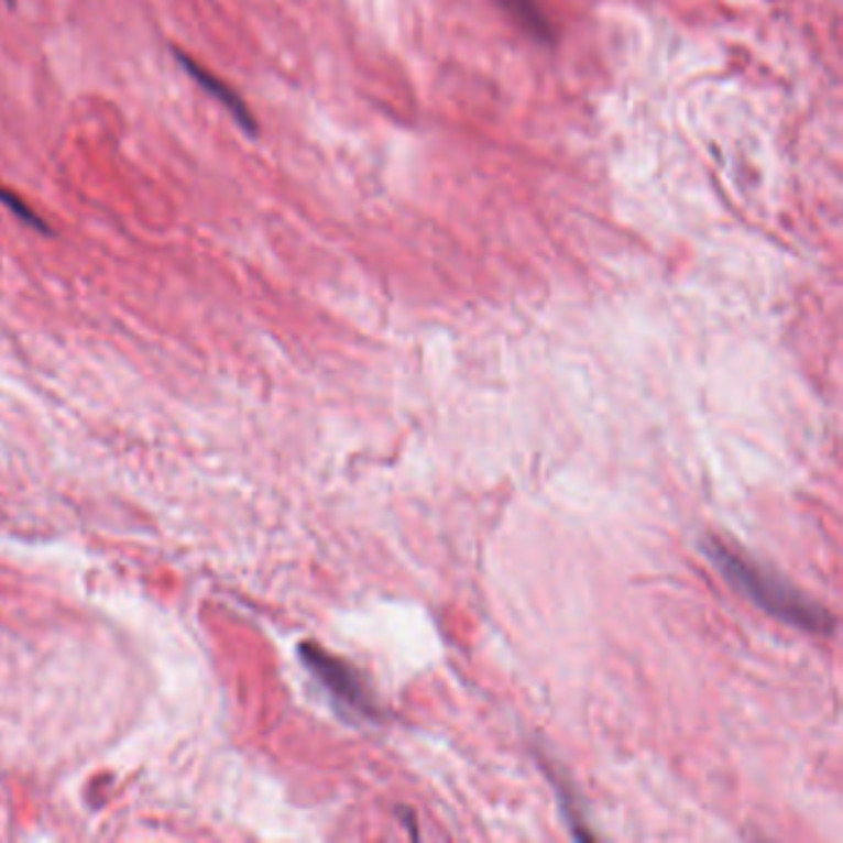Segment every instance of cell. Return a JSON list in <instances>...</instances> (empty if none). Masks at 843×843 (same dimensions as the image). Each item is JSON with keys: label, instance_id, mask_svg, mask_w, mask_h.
Listing matches in <instances>:
<instances>
[{"label": "cell", "instance_id": "cell-2", "mask_svg": "<svg viewBox=\"0 0 843 843\" xmlns=\"http://www.w3.org/2000/svg\"><path fill=\"white\" fill-rule=\"evenodd\" d=\"M299 658L341 708L357 712L361 718H376L374 692L354 666L309 641L299 646Z\"/></svg>", "mask_w": 843, "mask_h": 843}, {"label": "cell", "instance_id": "cell-1", "mask_svg": "<svg viewBox=\"0 0 843 843\" xmlns=\"http://www.w3.org/2000/svg\"><path fill=\"white\" fill-rule=\"evenodd\" d=\"M705 551L712 565L725 577L732 587H735L742 596L755 601L759 609H765L779 621L787 624L814 631V634H824V631L834 628V618L829 616L824 606H819L817 601L801 594L789 581L781 579L775 571L757 565L749 557L740 555L725 541L708 539Z\"/></svg>", "mask_w": 843, "mask_h": 843}, {"label": "cell", "instance_id": "cell-4", "mask_svg": "<svg viewBox=\"0 0 843 843\" xmlns=\"http://www.w3.org/2000/svg\"><path fill=\"white\" fill-rule=\"evenodd\" d=\"M495 3L510 13L517 23L527 30L532 37H537L539 43H549L551 40V28L545 13L537 8L535 0H495Z\"/></svg>", "mask_w": 843, "mask_h": 843}, {"label": "cell", "instance_id": "cell-5", "mask_svg": "<svg viewBox=\"0 0 843 843\" xmlns=\"http://www.w3.org/2000/svg\"><path fill=\"white\" fill-rule=\"evenodd\" d=\"M0 200H3V204L6 206H10V208H13L15 210V214L20 216V218H23L25 220V223H30V226H35V228H45V223H40V218L33 214V210H30L25 204H20V198H15V196H10L8 194V190H3V188H0Z\"/></svg>", "mask_w": 843, "mask_h": 843}, {"label": "cell", "instance_id": "cell-3", "mask_svg": "<svg viewBox=\"0 0 843 843\" xmlns=\"http://www.w3.org/2000/svg\"><path fill=\"white\" fill-rule=\"evenodd\" d=\"M178 59H180V63H184V67L188 69V73L198 79V85H204L210 95H216V97L220 99V102H223V105L230 109V112L236 114V119H238V124H240V127H245L248 132H255L253 114L248 112L245 105H243V99H240V97L233 92V89H230V87L223 83V79H218V77H214V75H208L204 67H198V65L194 63V59H188L186 55H180V53H178Z\"/></svg>", "mask_w": 843, "mask_h": 843}]
</instances>
